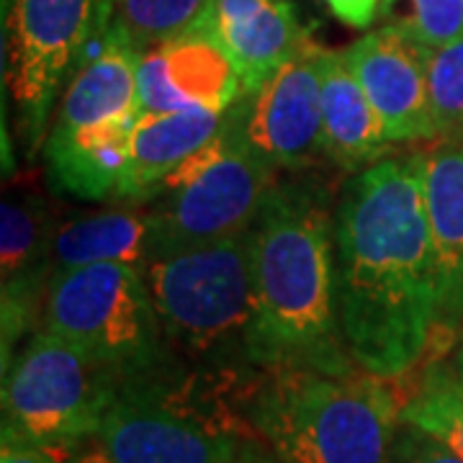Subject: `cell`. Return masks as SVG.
Returning <instances> with one entry per match:
<instances>
[{"instance_id":"obj_7","label":"cell","mask_w":463,"mask_h":463,"mask_svg":"<svg viewBox=\"0 0 463 463\" xmlns=\"http://www.w3.org/2000/svg\"><path fill=\"white\" fill-rule=\"evenodd\" d=\"M116 373L47 330L3 365V440L80 453L116 394Z\"/></svg>"},{"instance_id":"obj_17","label":"cell","mask_w":463,"mask_h":463,"mask_svg":"<svg viewBox=\"0 0 463 463\" xmlns=\"http://www.w3.org/2000/svg\"><path fill=\"white\" fill-rule=\"evenodd\" d=\"M222 114H155L142 111L129 137V170L116 206L147 203L191 157L224 127Z\"/></svg>"},{"instance_id":"obj_5","label":"cell","mask_w":463,"mask_h":463,"mask_svg":"<svg viewBox=\"0 0 463 463\" xmlns=\"http://www.w3.org/2000/svg\"><path fill=\"white\" fill-rule=\"evenodd\" d=\"M214 376L181 365L116 383L85 463H232L255 432L214 394Z\"/></svg>"},{"instance_id":"obj_6","label":"cell","mask_w":463,"mask_h":463,"mask_svg":"<svg viewBox=\"0 0 463 463\" xmlns=\"http://www.w3.org/2000/svg\"><path fill=\"white\" fill-rule=\"evenodd\" d=\"M42 330L85 350L118 381L147 379L185 365L167 345L145 268L93 263L54 273Z\"/></svg>"},{"instance_id":"obj_9","label":"cell","mask_w":463,"mask_h":463,"mask_svg":"<svg viewBox=\"0 0 463 463\" xmlns=\"http://www.w3.org/2000/svg\"><path fill=\"white\" fill-rule=\"evenodd\" d=\"M276 181L279 173L248 147L234 111L227 109L214 142L147 201L157 219L163 255L248 232Z\"/></svg>"},{"instance_id":"obj_12","label":"cell","mask_w":463,"mask_h":463,"mask_svg":"<svg viewBox=\"0 0 463 463\" xmlns=\"http://www.w3.org/2000/svg\"><path fill=\"white\" fill-rule=\"evenodd\" d=\"M60 227L50 199L33 191L5 194L0 206V270H3V365L18 345L42 327L52 281V245Z\"/></svg>"},{"instance_id":"obj_20","label":"cell","mask_w":463,"mask_h":463,"mask_svg":"<svg viewBox=\"0 0 463 463\" xmlns=\"http://www.w3.org/2000/svg\"><path fill=\"white\" fill-rule=\"evenodd\" d=\"M206 0H114V18L139 52L185 32L201 16Z\"/></svg>"},{"instance_id":"obj_2","label":"cell","mask_w":463,"mask_h":463,"mask_svg":"<svg viewBox=\"0 0 463 463\" xmlns=\"http://www.w3.org/2000/svg\"><path fill=\"white\" fill-rule=\"evenodd\" d=\"M252 240L255 315L250 364L258 373L361 371L347 355L335 309V203L309 175L279 178Z\"/></svg>"},{"instance_id":"obj_16","label":"cell","mask_w":463,"mask_h":463,"mask_svg":"<svg viewBox=\"0 0 463 463\" xmlns=\"http://www.w3.org/2000/svg\"><path fill=\"white\" fill-rule=\"evenodd\" d=\"M163 255L157 219L147 203L109 206L60 222L52 245V276L93 263H132L147 268Z\"/></svg>"},{"instance_id":"obj_25","label":"cell","mask_w":463,"mask_h":463,"mask_svg":"<svg viewBox=\"0 0 463 463\" xmlns=\"http://www.w3.org/2000/svg\"><path fill=\"white\" fill-rule=\"evenodd\" d=\"M332 16L350 29H371L381 14L383 0H325Z\"/></svg>"},{"instance_id":"obj_19","label":"cell","mask_w":463,"mask_h":463,"mask_svg":"<svg viewBox=\"0 0 463 463\" xmlns=\"http://www.w3.org/2000/svg\"><path fill=\"white\" fill-rule=\"evenodd\" d=\"M402 422L432 435L463 458V383L453 365L430 361L414 389L402 399Z\"/></svg>"},{"instance_id":"obj_11","label":"cell","mask_w":463,"mask_h":463,"mask_svg":"<svg viewBox=\"0 0 463 463\" xmlns=\"http://www.w3.org/2000/svg\"><path fill=\"white\" fill-rule=\"evenodd\" d=\"M240 96V70L203 14L185 32L139 57L142 111L222 114Z\"/></svg>"},{"instance_id":"obj_4","label":"cell","mask_w":463,"mask_h":463,"mask_svg":"<svg viewBox=\"0 0 463 463\" xmlns=\"http://www.w3.org/2000/svg\"><path fill=\"white\" fill-rule=\"evenodd\" d=\"M167 345L185 365L214 379L258 373L250 364L255 315L250 230L191 245L145 268Z\"/></svg>"},{"instance_id":"obj_18","label":"cell","mask_w":463,"mask_h":463,"mask_svg":"<svg viewBox=\"0 0 463 463\" xmlns=\"http://www.w3.org/2000/svg\"><path fill=\"white\" fill-rule=\"evenodd\" d=\"M325 157L350 175L389 157V137L364 85L347 65L345 52L327 50L322 72Z\"/></svg>"},{"instance_id":"obj_28","label":"cell","mask_w":463,"mask_h":463,"mask_svg":"<svg viewBox=\"0 0 463 463\" xmlns=\"http://www.w3.org/2000/svg\"><path fill=\"white\" fill-rule=\"evenodd\" d=\"M461 145H463V142H461Z\"/></svg>"},{"instance_id":"obj_15","label":"cell","mask_w":463,"mask_h":463,"mask_svg":"<svg viewBox=\"0 0 463 463\" xmlns=\"http://www.w3.org/2000/svg\"><path fill=\"white\" fill-rule=\"evenodd\" d=\"M425 206L438 263V332L463 327V145L422 152Z\"/></svg>"},{"instance_id":"obj_23","label":"cell","mask_w":463,"mask_h":463,"mask_svg":"<svg viewBox=\"0 0 463 463\" xmlns=\"http://www.w3.org/2000/svg\"><path fill=\"white\" fill-rule=\"evenodd\" d=\"M389 463H463V458L428 432L402 422L394 435Z\"/></svg>"},{"instance_id":"obj_27","label":"cell","mask_w":463,"mask_h":463,"mask_svg":"<svg viewBox=\"0 0 463 463\" xmlns=\"http://www.w3.org/2000/svg\"><path fill=\"white\" fill-rule=\"evenodd\" d=\"M450 365H453V371H456V376L463 383V327L461 335H458V343L453 347V358H450Z\"/></svg>"},{"instance_id":"obj_3","label":"cell","mask_w":463,"mask_h":463,"mask_svg":"<svg viewBox=\"0 0 463 463\" xmlns=\"http://www.w3.org/2000/svg\"><path fill=\"white\" fill-rule=\"evenodd\" d=\"M242 412L279 463H389L402 425L397 392L365 371L260 373Z\"/></svg>"},{"instance_id":"obj_10","label":"cell","mask_w":463,"mask_h":463,"mask_svg":"<svg viewBox=\"0 0 463 463\" xmlns=\"http://www.w3.org/2000/svg\"><path fill=\"white\" fill-rule=\"evenodd\" d=\"M327 50L312 39L258 90L232 106L248 147L279 175H297L325 157L322 72Z\"/></svg>"},{"instance_id":"obj_24","label":"cell","mask_w":463,"mask_h":463,"mask_svg":"<svg viewBox=\"0 0 463 463\" xmlns=\"http://www.w3.org/2000/svg\"><path fill=\"white\" fill-rule=\"evenodd\" d=\"M0 463H85V458L80 453H72V450L3 440Z\"/></svg>"},{"instance_id":"obj_26","label":"cell","mask_w":463,"mask_h":463,"mask_svg":"<svg viewBox=\"0 0 463 463\" xmlns=\"http://www.w3.org/2000/svg\"><path fill=\"white\" fill-rule=\"evenodd\" d=\"M232 463H279L273 456H270V450L260 443V440H255V443H250L248 450L237 458V461Z\"/></svg>"},{"instance_id":"obj_13","label":"cell","mask_w":463,"mask_h":463,"mask_svg":"<svg viewBox=\"0 0 463 463\" xmlns=\"http://www.w3.org/2000/svg\"><path fill=\"white\" fill-rule=\"evenodd\" d=\"M392 145L435 139L428 88V50L394 24L364 33L345 50Z\"/></svg>"},{"instance_id":"obj_8","label":"cell","mask_w":463,"mask_h":463,"mask_svg":"<svg viewBox=\"0 0 463 463\" xmlns=\"http://www.w3.org/2000/svg\"><path fill=\"white\" fill-rule=\"evenodd\" d=\"M114 18V0H11L5 90L26 157L42 155L57 103Z\"/></svg>"},{"instance_id":"obj_1","label":"cell","mask_w":463,"mask_h":463,"mask_svg":"<svg viewBox=\"0 0 463 463\" xmlns=\"http://www.w3.org/2000/svg\"><path fill=\"white\" fill-rule=\"evenodd\" d=\"M335 309L350 361L410 376L438 335V263L422 152L350 175L335 201Z\"/></svg>"},{"instance_id":"obj_22","label":"cell","mask_w":463,"mask_h":463,"mask_svg":"<svg viewBox=\"0 0 463 463\" xmlns=\"http://www.w3.org/2000/svg\"><path fill=\"white\" fill-rule=\"evenodd\" d=\"M383 24H394L425 50L463 39V0H383Z\"/></svg>"},{"instance_id":"obj_14","label":"cell","mask_w":463,"mask_h":463,"mask_svg":"<svg viewBox=\"0 0 463 463\" xmlns=\"http://www.w3.org/2000/svg\"><path fill=\"white\" fill-rule=\"evenodd\" d=\"M252 93L297 54L312 36L291 0H206L203 11Z\"/></svg>"},{"instance_id":"obj_21","label":"cell","mask_w":463,"mask_h":463,"mask_svg":"<svg viewBox=\"0 0 463 463\" xmlns=\"http://www.w3.org/2000/svg\"><path fill=\"white\" fill-rule=\"evenodd\" d=\"M428 88L435 139L463 142V39L428 50Z\"/></svg>"}]
</instances>
